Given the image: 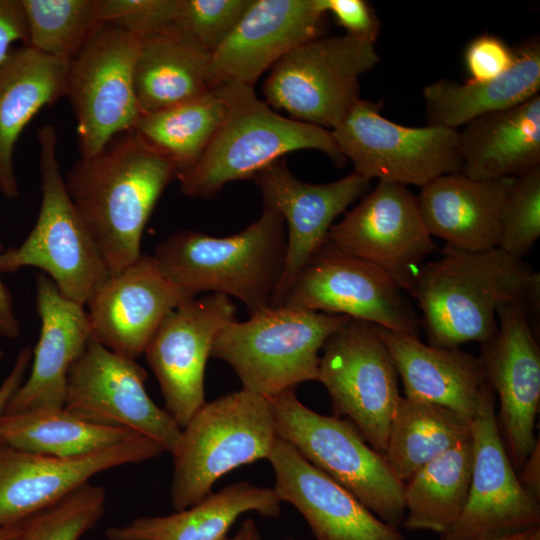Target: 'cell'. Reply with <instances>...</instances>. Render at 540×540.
<instances>
[{"instance_id":"24","label":"cell","mask_w":540,"mask_h":540,"mask_svg":"<svg viewBox=\"0 0 540 540\" xmlns=\"http://www.w3.org/2000/svg\"><path fill=\"white\" fill-rule=\"evenodd\" d=\"M36 309L41 329L30 374L4 414L64 407L68 371L92 335L84 306L65 298L41 274L36 279Z\"/></svg>"},{"instance_id":"43","label":"cell","mask_w":540,"mask_h":540,"mask_svg":"<svg viewBox=\"0 0 540 540\" xmlns=\"http://www.w3.org/2000/svg\"><path fill=\"white\" fill-rule=\"evenodd\" d=\"M27 45V26L20 0H0V64L14 43Z\"/></svg>"},{"instance_id":"21","label":"cell","mask_w":540,"mask_h":540,"mask_svg":"<svg viewBox=\"0 0 540 540\" xmlns=\"http://www.w3.org/2000/svg\"><path fill=\"white\" fill-rule=\"evenodd\" d=\"M325 15L321 0H252L229 36L211 53V89L228 82L253 87L289 52L318 37Z\"/></svg>"},{"instance_id":"50","label":"cell","mask_w":540,"mask_h":540,"mask_svg":"<svg viewBox=\"0 0 540 540\" xmlns=\"http://www.w3.org/2000/svg\"><path fill=\"white\" fill-rule=\"evenodd\" d=\"M3 357V351L0 349V359Z\"/></svg>"},{"instance_id":"22","label":"cell","mask_w":540,"mask_h":540,"mask_svg":"<svg viewBox=\"0 0 540 540\" xmlns=\"http://www.w3.org/2000/svg\"><path fill=\"white\" fill-rule=\"evenodd\" d=\"M193 297L161 272L153 256L142 254L110 275L88 300L92 336L111 351L136 359L164 317Z\"/></svg>"},{"instance_id":"29","label":"cell","mask_w":540,"mask_h":540,"mask_svg":"<svg viewBox=\"0 0 540 540\" xmlns=\"http://www.w3.org/2000/svg\"><path fill=\"white\" fill-rule=\"evenodd\" d=\"M281 500L273 488L247 481L225 486L198 503L165 516H146L106 530L109 540H225L235 521L247 512L276 518Z\"/></svg>"},{"instance_id":"3","label":"cell","mask_w":540,"mask_h":540,"mask_svg":"<svg viewBox=\"0 0 540 540\" xmlns=\"http://www.w3.org/2000/svg\"><path fill=\"white\" fill-rule=\"evenodd\" d=\"M287 249L283 218L263 208L260 217L234 235L216 237L180 230L155 250L161 272L193 295L202 291L240 300L249 315L272 307Z\"/></svg>"},{"instance_id":"10","label":"cell","mask_w":540,"mask_h":540,"mask_svg":"<svg viewBox=\"0 0 540 540\" xmlns=\"http://www.w3.org/2000/svg\"><path fill=\"white\" fill-rule=\"evenodd\" d=\"M381 103L359 99L330 130L354 173L367 180L423 187L460 172L458 131L442 126H404L380 113Z\"/></svg>"},{"instance_id":"40","label":"cell","mask_w":540,"mask_h":540,"mask_svg":"<svg viewBox=\"0 0 540 540\" xmlns=\"http://www.w3.org/2000/svg\"><path fill=\"white\" fill-rule=\"evenodd\" d=\"M180 0H101L103 23L138 38L175 29Z\"/></svg>"},{"instance_id":"13","label":"cell","mask_w":540,"mask_h":540,"mask_svg":"<svg viewBox=\"0 0 540 540\" xmlns=\"http://www.w3.org/2000/svg\"><path fill=\"white\" fill-rule=\"evenodd\" d=\"M146 379L135 359L111 351L91 335L68 371L64 408L87 422L144 435L172 455L182 428L149 397Z\"/></svg>"},{"instance_id":"9","label":"cell","mask_w":540,"mask_h":540,"mask_svg":"<svg viewBox=\"0 0 540 540\" xmlns=\"http://www.w3.org/2000/svg\"><path fill=\"white\" fill-rule=\"evenodd\" d=\"M380 61L375 43L348 34L318 36L272 68L263 83L265 102L291 119L335 128L360 99V78Z\"/></svg>"},{"instance_id":"46","label":"cell","mask_w":540,"mask_h":540,"mask_svg":"<svg viewBox=\"0 0 540 540\" xmlns=\"http://www.w3.org/2000/svg\"><path fill=\"white\" fill-rule=\"evenodd\" d=\"M2 246L0 243V255ZM21 334V327L16 318L11 294L0 278V335L16 339Z\"/></svg>"},{"instance_id":"28","label":"cell","mask_w":540,"mask_h":540,"mask_svg":"<svg viewBox=\"0 0 540 540\" xmlns=\"http://www.w3.org/2000/svg\"><path fill=\"white\" fill-rule=\"evenodd\" d=\"M68 65L28 45L12 49L0 64V192L19 196L15 144L40 109L65 94Z\"/></svg>"},{"instance_id":"34","label":"cell","mask_w":540,"mask_h":540,"mask_svg":"<svg viewBox=\"0 0 540 540\" xmlns=\"http://www.w3.org/2000/svg\"><path fill=\"white\" fill-rule=\"evenodd\" d=\"M78 418L64 407L40 408L0 419V443L25 452L57 457L89 454L137 435Z\"/></svg>"},{"instance_id":"2","label":"cell","mask_w":540,"mask_h":540,"mask_svg":"<svg viewBox=\"0 0 540 540\" xmlns=\"http://www.w3.org/2000/svg\"><path fill=\"white\" fill-rule=\"evenodd\" d=\"M174 177L172 163L134 130L115 136L99 154L81 157L66 173L67 192L110 275L142 255L144 227Z\"/></svg>"},{"instance_id":"8","label":"cell","mask_w":540,"mask_h":540,"mask_svg":"<svg viewBox=\"0 0 540 540\" xmlns=\"http://www.w3.org/2000/svg\"><path fill=\"white\" fill-rule=\"evenodd\" d=\"M42 199L36 223L18 246L2 251L0 273L24 267L46 272L67 299L85 306L110 276L67 192L53 125L38 131Z\"/></svg>"},{"instance_id":"12","label":"cell","mask_w":540,"mask_h":540,"mask_svg":"<svg viewBox=\"0 0 540 540\" xmlns=\"http://www.w3.org/2000/svg\"><path fill=\"white\" fill-rule=\"evenodd\" d=\"M138 49V37L104 23L68 64L64 96L77 121L81 157L99 154L115 136L136 127Z\"/></svg>"},{"instance_id":"33","label":"cell","mask_w":540,"mask_h":540,"mask_svg":"<svg viewBox=\"0 0 540 540\" xmlns=\"http://www.w3.org/2000/svg\"><path fill=\"white\" fill-rule=\"evenodd\" d=\"M472 466L471 436L419 469L404 484L403 526L440 535L448 531L466 505Z\"/></svg>"},{"instance_id":"18","label":"cell","mask_w":540,"mask_h":540,"mask_svg":"<svg viewBox=\"0 0 540 540\" xmlns=\"http://www.w3.org/2000/svg\"><path fill=\"white\" fill-rule=\"evenodd\" d=\"M528 312L517 303L499 307L498 331L481 344L479 356L485 383L499 399L498 426L516 473L539 442L540 350Z\"/></svg>"},{"instance_id":"7","label":"cell","mask_w":540,"mask_h":540,"mask_svg":"<svg viewBox=\"0 0 540 540\" xmlns=\"http://www.w3.org/2000/svg\"><path fill=\"white\" fill-rule=\"evenodd\" d=\"M268 399L280 439L352 493L378 518L396 527L402 524L404 484L353 424L310 409L298 399L295 389Z\"/></svg>"},{"instance_id":"1","label":"cell","mask_w":540,"mask_h":540,"mask_svg":"<svg viewBox=\"0 0 540 540\" xmlns=\"http://www.w3.org/2000/svg\"><path fill=\"white\" fill-rule=\"evenodd\" d=\"M408 292L422 312L427 344L456 348L493 338L502 305L538 309L540 275L499 248L472 252L446 245L440 258L424 263Z\"/></svg>"},{"instance_id":"32","label":"cell","mask_w":540,"mask_h":540,"mask_svg":"<svg viewBox=\"0 0 540 540\" xmlns=\"http://www.w3.org/2000/svg\"><path fill=\"white\" fill-rule=\"evenodd\" d=\"M471 437V419L446 407L401 396L383 456L405 484L419 469Z\"/></svg>"},{"instance_id":"20","label":"cell","mask_w":540,"mask_h":540,"mask_svg":"<svg viewBox=\"0 0 540 540\" xmlns=\"http://www.w3.org/2000/svg\"><path fill=\"white\" fill-rule=\"evenodd\" d=\"M253 179L263 208L278 213L286 224V256L272 304L276 307L308 260L326 243L336 218L365 195L371 181L353 172L329 183H308L291 173L285 158L260 170Z\"/></svg>"},{"instance_id":"31","label":"cell","mask_w":540,"mask_h":540,"mask_svg":"<svg viewBox=\"0 0 540 540\" xmlns=\"http://www.w3.org/2000/svg\"><path fill=\"white\" fill-rule=\"evenodd\" d=\"M210 57L209 51L176 30L139 38L134 85L141 115L208 93Z\"/></svg>"},{"instance_id":"44","label":"cell","mask_w":540,"mask_h":540,"mask_svg":"<svg viewBox=\"0 0 540 540\" xmlns=\"http://www.w3.org/2000/svg\"><path fill=\"white\" fill-rule=\"evenodd\" d=\"M32 355L33 351L30 347L20 350L12 369L0 385V419L4 415L9 401L24 382Z\"/></svg>"},{"instance_id":"26","label":"cell","mask_w":540,"mask_h":540,"mask_svg":"<svg viewBox=\"0 0 540 540\" xmlns=\"http://www.w3.org/2000/svg\"><path fill=\"white\" fill-rule=\"evenodd\" d=\"M404 396L446 407L472 419L486 387L479 357L456 348L425 344L408 334L378 326Z\"/></svg>"},{"instance_id":"27","label":"cell","mask_w":540,"mask_h":540,"mask_svg":"<svg viewBox=\"0 0 540 540\" xmlns=\"http://www.w3.org/2000/svg\"><path fill=\"white\" fill-rule=\"evenodd\" d=\"M460 172L476 180L519 177L540 167V95L480 116L458 132Z\"/></svg>"},{"instance_id":"15","label":"cell","mask_w":540,"mask_h":540,"mask_svg":"<svg viewBox=\"0 0 540 540\" xmlns=\"http://www.w3.org/2000/svg\"><path fill=\"white\" fill-rule=\"evenodd\" d=\"M473 466L466 505L440 540H491L540 528V502L521 486L487 386L471 419Z\"/></svg>"},{"instance_id":"36","label":"cell","mask_w":540,"mask_h":540,"mask_svg":"<svg viewBox=\"0 0 540 540\" xmlns=\"http://www.w3.org/2000/svg\"><path fill=\"white\" fill-rule=\"evenodd\" d=\"M27 45L69 64L104 24L101 0H20Z\"/></svg>"},{"instance_id":"45","label":"cell","mask_w":540,"mask_h":540,"mask_svg":"<svg viewBox=\"0 0 540 540\" xmlns=\"http://www.w3.org/2000/svg\"><path fill=\"white\" fill-rule=\"evenodd\" d=\"M540 442H538L517 472L518 480L523 489L540 502Z\"/></svg>"},{"instance_id":"25","label":"cell","mask_w":540,"mask_h":540,"mask_svg":"<svg viewBox=\"0 0 540 540\" xmlns=\"http://www.w3.org/2000/svg\"><path fill=\"white\" fill-rule=\"evenodd\" d=\"M514 180H476L461 172L434 179L416 197L426 229L458 250L498 248L501 209Z\"/></svg>"},{"instance_id":"41","label":"cell","mask_w":540,"mask_h":540,"mask_svg":"<svg viewBox=\"0 0 540 540\" xmlns=\"http://www.w3.org/2000/svg\"><path fill=\"white\" fill-rule=\"evenodd\" d=\"M514 61V49L494 35L484 34L472 39L464 52V63L469 78L481 82L506 72Z\"/></svg>"},{"instance_id":"23","label":"cell","mask_w":540,"mask_h":540,"mask_svg":"<svg viewBox=\"0 0 540 540\" xmlns=\"http://www.w3.org/2000/svg\"><path fill=\"white\" fill-rule=\"evenodd\" d=\"M267 460L273 489L303 516L315 540H407L288 442L278 437Z\"/></svg>"},{"instance_id":"6","label":"cell","mask_w":540,"mask_h":540,"mask_svg":"<svg viewBox=\"0 0 540 540\" xmlns=\"http://www.w3.org/2000/svg\"><path fill=\"white\" fill-rule=\"evenodd\" d=\"M277 439L267 397L241 389L205 402L182 428L172 454L174 510L201 501L232 470L267 459Z\"/></svg>"},{"instance_id":"17","label":"cell","mask_w":540,"mask_h":540,"mask_svg":"<svg viewBox=\"0 0 540 540\" xmlns=\"http://www.w3.org/2000/svg\"><path fill=\"white\" fill-rule=\"evenodd\" d=\"M235 316L236 306L226 295L193 297L164 317L144 350L165 410L181 428L206 402L204 375L213 342Z\"/></svg>"},{"instance_id":"5","label":"cell","mask_w":540,"mask_h":540,"mask_svg":"<svg viewBox=\"0 0 540 540\" xmlns=\"http://www.w3.org/2000/svg\"><path fill=\"white\" fill-rule=\"evenodd\" d=\"M349 317L287 306L234 320L217 334L211 357L229 364L242 389L272 397L318 381L320 351Z\"/></svg>"},{"instance_id":"42","label":"cell","mask_w":540,"mask_h":540,"mask_svg":"<svg viewBox=\"0 0 540 540\" xmlns=\"http://www.w3.org/2000/svg\"><path fill=\"white\" fill-rule=\"evenodd\" d=\"M324 11L332 14L348 35L375 43L380 21L372 6L364 0H321Z\"/></svg>"},{"instance_id":"11","label":"cell","mask_w":540,"mask_h":540,"mask_svg":"<svg viewBox=\"0 0 540 540\" xmlns=\"http://www.w3.org/2000/svg\"><path fill=\"white\" fill-rule=\"evenodd\" d=\"M318 381L337 416L346 417L383 455L401 396L398 372L378 326L349 317L322 347Z\"/></svg>"},{"instance_id":"39","label":"cell","mask_w":540,"mask_h":540,"mask_svg":"<svg viewBox=\"0 0 540 540\" xmlns=\"http://www.w3.org/2000/svg\"><path fill=\"white\" fill-rule=\"evenodd\" d=\"M252 0H180L176 31L212 53L229 36Z\"/></svg>"},{"instance_id":"47","label":"cell","mask_w":540,"mask_h":540,"mask_svg":"<svg viewBox=\"0 0 540 540\" xmlns=\"http://www.w3.org/2000/svg\"><path fill=\"white\" fill-rule=\"evenodd\" d=\"M225 540H261V536L256 522L248 518L242 522L238 532L233 537Z\"/></svg>"},{"instance_id":"35","label":"cell","mask_w":540,"mask_h":540,"mask_svg":"<svg viewBox=\"0 0 540 540\" xmlns=\"http://www.w3.org/2000/svg\"><path fill=\"white\" fill-rule=\"evenodd\" d=\"M225 115L214 89L193 100L141 115L134 131L174 166L176 178L200 159Z\"/></svg>"},{"instance_id":"30","label":"cell","mask_w":540,"mask_h":540,"mask_svg":"<svg viewBox=\"0 0 540 540\" xmlns=\"http://www.w3.org/2000/svg\"><path fill=\"white\" fill-rule=\"evenodd\" d=\"M514 49V61L487 81L441 79L426 85L423 99L428 125L455 129L493 112L519 105L539 94L540 42L531 38Z\"/></svg>"},{"instance_id":"49","label":"cell","mask_w":540,"mask_h":540,"mask_svg":"<svg viewBox=\"0 0 540 540\" xmlns=\"http://www.w3.org/2000/svg\"><path fill=\"white\" fill-rule=\"evenodd\" d=\"M22 523L0 528V540H17Z\"/></svg>"},{"instance_id":"14","label":"cell","mask_w":540,"mask_h":540,"mask_svg":"<svg viewBox=\"0 0 540 540\" xmlns=\"http://www.w3.org/2000/svg\"><path fill=\"white\" fill-rule=\"evenodd\" d=\"M402 292L379 267L327 240L280 306L344 315L419 338L420 319Z\"/></svg>"},{"instance_id":"37","label":"cell","mask_w":540,"mask_h":540,"mask_svg":"<svg viewBox=\"0 0 540 540\" xmlns=\"http://www.w3.org/2000/svg\"><path fill=\"white\" fill-rule=\"evenodd\" d=\"M106 493L90 482L22 522L17 540H79L105 509Z\"/></svg>"},{"instance_id":"48","label":"cell","mask_w":540,"mask_h":540,"mask_svg":"<svg viewBox=\"0 0 540 540\" xmlns=\"http://www.w3.org/2000/svg\"><path fill=\"white\" fill-rule=\"evenodd\" d=\"M491 540H540V528L531 529L521 533Z\"/></svg>"},{"instance_id":"19","label":"cell","mask_w":540,"mask_h":540,"mask_svg":"<svg viewBox=\"0 0 540 540\" xmlns=\"http://www.w3.org/2000/svg\"><path fill=\"white\" fill-rule=\"evenodd\" d=\"M165 450L137 434L80 456L35 454L0 443V528L20 524L105 470L142 463Z\"/></svg>"},{"instance_id":"51","label":"cell","mask_w":540,"mask_h":540,"mask_svg":"<svg viewBox=\"0 0 540 540\" xmlns=\"http://www.w3.org/2000/svg\"><path fill=\"white\" fill-rule=\"evenodd\" d=\"M286 540H296V539H293V538H288V539H286Z\"/></svg>"},{"instance_id":"16","label":"cell","mask_w":540,"mask_h":540,"mask_svg":"<svg viewBox=\"0 0 540 540\" xmlns=\"http://www.w3.org/2000/svg\"><path fill=\"white\" fill-rule=\"evenodd\" d=\"M337 248L383 270L408 292L426 259L437 249L407 186L378 181L360 203L331 227Z\"/></svg>"},{"instance_id":"4","label":"cell","mask_w":540,"mask_h":540,"mask_svg":"<svg viewBox=\"0 0 540 540\" xmlns=\"http://www.w3.org/2000/svg\"><path fill=\"white\" fill-rule=\"evenodd\" d=\"M213 89L225 115L200 159L177 177L184 195L211 198L226 184L253 178L292 151L314 149L337 165L344 162L330 130L278 114L252 86L228 82Z\"/></svg>"},{"instance_id":"38","label":"cell","mask_w":540,"mask_h":540,"mask_svg":"<svg viewBox=\"0 0 540 540\" xmlns=\"http://www.w3.org/2000/svg\"><path fill=\"white\" fill-rule=\"evenodd\" d=\"M540 236V167L516 177L501 209L498 248L522 259Z\"/></svg>"}]
</instances>
